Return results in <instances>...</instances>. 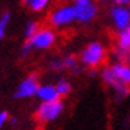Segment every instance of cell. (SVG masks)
<instances>
[{
    "mask_svg": "<svg viewBox=\"0 0 130 130\" xmlns=\"http://www.w3.org/2000/svg\"><path fill=\"white\" fill-rule=\"evenodd\" d=\"M108 52H106L105 45L101 41H90L88 43L84 49L80 53V62L81 65L89 68V69H97L98 67H101L104 61L106 60Z\"/></svg>",
    "mask_w": 130,
    "mask_h": 130,
    "instance_id": "cell-1",
    "label": "cell"
},
{
    "mask_svg": "<svg viewBox=\"0 0 130 130\" xmlns=\"http://www.w3.org/2000/svg\"><path fill=\"white\" fill-rule=\"evenodd\" d=\"M65 111V104L61 101H55V102H41L37 109L35 117L36 120L41 123H51L57 121Z\"/></svg>",
    "mask_w": 130,
    "mask_h": 130,
    "instance_id": "cell-2",
    "label": "cell"
},
{
    "mask_svg": "<svg viewBox=\"0 0 130 130\" xmlns=\"http://www.w3.org/2000/svg\"><path fill=\"white\" fill-rule=\"evenodd\" d=\"M74 21H77L76 9L73 5H69V4L57 7L49 15V24L53 28H64V27L70 25Z\"/></svg>",
    "mask_w": 130,
    "mask_h": 130,
    "instance_id": "cell-3",
    "label": "cell"
},
{
    "mask_svg": "<svg viewBox=\"0 0 130 130\" xmlns=\"http://www.w3.org/2000/svg\"><path fill=\"white\" fill-rule=\"evenodd\" d=\"M98 76H100V78L102 80L104 84L113 90L117 100H123L125 97H127L130 94V88L121 84V82L117 80L116 74L113 73V70H111L110 67H104L101 70H100Z\"/></svg>",
    "mask_w": 130,
    "mask_h": 130,
    "instance_id": "cell-4",
    "label": "cell"
},
{
    "mask_svg": "<svg viewBox=\"0 0 130 130\" xmlns=\"http://www.w3.org/2000/svg\"><path fill=\"white\" fill-rule=\"evenodd\" d=\"M73 7L76 9V17L81 24H89L96 19L98 13L97 4L93 0H76Z\"/></svg>",
    "mask_w": 130,
    "mask_h": 130,
    "instance_id": "cell-5",
    "label": "cell"
},
{
    "mask_svg": "<svg viewBox=\"0 0 130 130\" xmlns=\"http://www.w3.org/2000/svg\"><path fill=\"white\" fill-rule=\"evenodd\" d=\"M57 40V36H56V32L53 31L52 28H40L39 31L36 32V35L29 39V41H31V44L33 48L36 49H49L52 48L53 45H55Z\"/></svg>",
    "mask_w": 130,
    "mask_h": 130,
    "instance_id": "cell-6",
    "label": "cell"
},
{
    "mask_svg": "<svg viewBox=\"0 0 130 130\" xmlns=\"http://www.w3.org/2000/svg\"><path fill=\"white\" fill-rule=\"evenodd\" d=\"M40 88V82H39V74L36 73H32L29 74L28 77H25L17 89L13 94L15 98H29V97H33L37 94V90Z\"/></svg>",
    "mask_w": 130,
    "mask_h": 130,
    "instance_id": "cell-7",
    "label": "cell"
},
{
    "mask_svg": "<svg viewBox=\"0 0 130 130\" xmlns=\"http://www.w3.org/2000/svg\"><path fill=\"white\" fill-rule=\"evenodd\" d=\"M110 19L113 21V25L118 32L127 29L130 27V12L129 8L123 7V5H113L109 11Z\"/></svg>",
    "mask_w": 130,
    "mask_h": 130,
    "instance_id": "cell-8",
    "label": "cell"
},
{
    "mask_svg": "<svg viewBox=\"0 0 130 130\" xmlns=\"http://www.w3.org/2000/svg\"><path fill=\"white\" fill-rule=\"evenodd\" d=\"M36 97L41 102H55V101H60L62 98L60 96V93H58V90L56 89V86L51 85V84L40 85Z\"/></svg>",
    "mask_w": 130,
    "mask_h": 130,
    "instance_id": "cell-9",
    "label": "cell"
},
{
    "mask_svg": "<svg viewBox=\"0 0 130 130\" xmlns=\"http://www.w3.org/2000/svg\"><path fill=\"white\" fill-rule=\"evenodd\" d=\"M113 73L116 74L117 80L121 84L130 86V65L127 62H121V61H116L110 65Z\"/></svg>",
    "mask_w": 130,
    "mask_h": 130,
    "instance_id": "cell-10",
    "label": "cell"
},
{
    "mask_svg": "<svg viewBox=\"0 0 130 130\" xmlns=\"http://www.w3.org/2000/svg\"><path fill=\"white\" fill-rule=\"evenodd\" d=\"M62 60V68L64 70H69V72H72V74H78L81 73V62H78V58L73 56V55H68L61 58Z\"/></svg>",
    "mask_w": 130,
    "mask_h": 130,
    "instance_id": "cell-11",
    "label": "cell"
},
{
    "mask_svg": "<svg viewBox=\"0 0 130 130\" xmlns=\"http://www.w3.org/2000/svg\"><path fill=\"white\" fill-rule=\"evenodd\" d=\"M55 86H56V89L58 90V93H60L61 97L69 96V94L72 93V89H73L72 82H70L68 78H65V77H60V78H58L57 82L55 84Z\"/></svg>",
    "mask_w": 130,
    "mask_h": 130,
    "instance_id": "cell-12",
    "label": "cell"
},
{
    "mask_svg": "<svg viewBox=\"0 0 130 130\" xmlns=\"http://www.w3.org/2000/svg\"><path fill=\"white\" fill-rule=\"evenodd\" d=\"M49 3H51V0H32L29 3V7H31L33 12H41V11H44L48 7Z\"/></svg>",
    "mask_w": 130,
    "mask_h": 130,
    "instance_id": "cell-13",
    "label": "cell"
},
{
    "mask_svg": "<svg viewBox=\"0 0 130 130\" xmlns=\"http://www.w3.org/2000/svg\"><path fill=\"white\" fill-rule=\"evenodd\" d=\"M39 24L36 21H29L28 24L25 25V31H24V33H25V36H27V39L29 40V39H32L35 35H36V32L39 31Z\"/></svg>",
    "mask_w": 130,
    "mask_h": 130,
    "instance_id": "cell-14",
    "label": "cell"
},
{
    "mask_svg": "<svg viewBox=\"0 0 130 130\" xmlns=\"http://www.w3.org/2000/svg\"><path fill=\"white\" fill-rule=\"evenodd\" d=\"M8 21H9V13H4L0 19V39H3L4 36V32H5V28L8 25Z\"/></svg>",
    "mask_w": 130,
    "mask_h": 130,
    "instance_id": "cell-15",
    "label": "cell"
},
{
    "mask_svg": "<svg viewBox=\"0 0 130 130\" xmlns=\"http://www.w3.org/2000/svg\"><path fill=\"white\" fill-rule=\"evenodd\" d=\"M49 68L52 70H55V72H61V70H64V68H62V60H61V58H55V60H52L49 62Z\"/></svg>",
    "mask_w": 130,
    "mask_h": 130,
    "instance_id": "cell-16",
    "label": "cell"
},
{
    "mask_svg": "<svg viewBox=\"0 0 130 130\" xmlns=\"http://www.w3.org/2000/svg\"><path fill=\"white\" fill-rule=\"evenodd\" d=\"M32 49H33V46H32V44H31V41L28 40L27 43L24 44V46H23V56H27Z\"/></svg>",
    "mask_w": 130,
    "mask_h": 130,
    "instance_id": "cell-17",
    "label": "cell"
},
{
    "mask_svg": "<svg viewBox=\"0 0 130 130\" xmlns=\"http://www.w3.org/2000/svg\"><path fill=\"white\" fill-rule=\"evenodd\" d=\"M7 120H8V113L7 111H0V129L3 127V125L5 123Z\"/></svg>",
    "mask_w": 130,
    "mask_h": 130,
    "instance_id": "cell-18",
    "label": "cell"
},
{
    "mask_svg": "<svg viewBox=\"0 0 130 130\" xmlns=\"http://www.w3.org/2000/svg\"><path fill=\"white\" fill-rule=\"evenodd\" d=\"M111 2L114 3V5H123V7H125L126 4L130 5V0H111Z\"/></svg>",
    "mask_w": 130,
    "mask_h": 130,
    "instance_id": "cell-19",
    "label": "cell"
},
{
    "mask_svg": "<svg viewBox=\"0 0 130 130\" xmlns=\"http://www.w3.org/2000/svg\"><path fill=\"white\" fill-rule=\"evenodd\" d=\"M31 2H32V0H23V3H24V4H29Z\"/></svg>",
    "mask_w": 130,
    "mask_h": 130,
    "instance_id": "cell-20",
    "label": "cell"
},
{
    "mask_svg": "<svg viewBox=\"0 0 130 130\" xmlns=\"http://www.w3.org/2000/svg\"><path fill=\"white\" fill-rule=\"evenodd\" d=\"M127 8H129V12H130V5H129V7H127Z\"/></svg>",
    "mask_w": 130,
    "mask_h": 130,
    "instance_id": "cell-21",
    "label": "cell"
},
{
    "mask_svg": "<svg viewBox=\"0 0 130 130\" xmlns=\"http://www.w3.org/2000/svg\"><path fill=\"white\" fill-rule=\"evenodd\" d=\"M74 2H76V0H74Z\"/></svg>",
    "mask_w": 130,
    "mask_h": 130,
    "instance_id": "cell-22",
    "label": "cell"
},
{
    "mask_svg": "<svg viewBox=\"0 0 130 130\" xmlns=\"http://www.w3.org/2000/svg\"><path fill=\"white\" fill-rule=\"evenodd\" d=\"M129 28H130V27H129Z\"/></svg>",
    "mask_w": 130,
    "mask_h": 130,
    "instance_id": "cell-23",
    "label": "cell"
}]
</instances>
